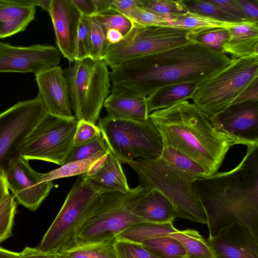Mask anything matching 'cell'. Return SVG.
Here are the masks:
<instances>
[{
    "label": "cell",
    "mask_w": 258,
    "mask_h": 258,
    "mask_svg": "<svg viewBox=\"0 0 258 258\" xmlns=\"http://www.w3.org/2000/svg\"><path fill=\"white\" fill-rule=\"evenodd\" d=\"M82 17L91 18L96 14L92 0H72Z\"/></svg>",
    "instance_id": "cell-45"
},
{
    "label": "cell",
    "mask_w": 258,
    "mask_h": 258,
    "mask_svg": "<svg viewBox=\"0 0 258 258\" xmlns=\"http://www.w3.org/2000/svg\"><path fill=\"white\" fill-rule=\"evenodd\" d=\"M209 119L218 131L258 145V101L231 105Z\"/></svg>",
    "instance_id": "cell-14"
},
{
    "label": "cell",
    "mask_w": 258,
    "mask_h": 258,
    "mask_svg": "<svg viewBox=\"0 0 258 258\" xmlns=\"http://www.w3.org/2000/svg\"><path fill=\"white\" fill-rule=\"evenodd\" d=\"M114 238L75 245L59 252L56 255L58 258H116L113 246Z\"/></svg>",
    "instance_id": "cell-28"
},
{
    "label": "cell",
    "mask_w": 258,
    "mask_h": 258,
    "mask_svg": "<svg viewBox=\"0 0 258 258\" xmlns=\"http://www.w3.org/2000/svg\"><path fill=\"white\" fill-rule=\"evenodd\" d=\"M140 6L170 18L188 12L184 0H140Z\"/></svg>",
    "instance_id": "cell-36"
},
{
    "label": "cell",
    "mask_w": 258,
    "mask_h": 258,
    "mask_svg": "<svg viewBox=\"0 0 258 258\" xmlns=\"http://www.w3.org/2000/svg\"><path fill=\"white\" fill-rule=\"evenodd\" d=\"M10 195L5 170L0 167V204Z\"/></svg>",
    "instance_id": "cell-47"
},
{
    "label": "cell",
    "mask_w": 258,
    "mask_h": 258,
    "mask_svg": "<svg viewBox=\"0 0 258 258\" xmlns=\"http://www.w3.org/2000/svg\"><path fill=\"white\" fill-rule=\"evenodd\" d=\"M140 6V0H111V9L131 20L135 9Z\"/></svg>",
    "instance_id": "cell-42"
},
{
    "label": "cell",
    "mask_w": 258,
    "mask_h": 258,
    "mask_svg": "<svg viewBox=\"0 0 258 258\" xmlns=\"http://www.w3.org/2000/svg\"><path fill=\"white\" fill-rule=\"evenodd\" d=\"M5 172L9 190L19 204L31 211L39 208L54 186L52 181L42 182L41 173L18 155L10 159Z\"/></svg>",
    "instance_id": "cell-12"
},
{
    "label": "cell",
    "mask_w": 258,
    "mask_h": 258,
    "mask_svg": "<svg viewBox=\"0 0 258 258\" xmlns=\"http://www.w3.org/2000/svg\"><path fill=\"white\" fill-rule=\"evenodd\" d=\"M89 20L90 18H81L75 42V60L91 59Z\"/></svg>",
    "instance_id": "cell-38"
},
{
    "label": "cell",
    "mask_w": 258,
    "mask_h": 258,
    "mask_svg": "<svg viewBox=\"0 0 258 258\" xmlns=\"http://www.w3.org/2000/svg\"><path fill=\"white\" fill-rule=\"evenodd\" d=\"M97 193L84 178H78L37 248L57 254L73 247L77 231Z\"/></svg>",
    "instance_id": "cell-10"
},
{
    "label": "cell",
    "mask_w": 258,
    "mask_h": 258,
    "mask_svg": "<svg viewBox=\"0 0 258 258\" xmlns=\"http://www.w3.org/2000/svg\"><path fill=\"white\" fill-rule=\"evenodd\" d=\"M103 106L107 116L133 120H146L149 118L146 97L111 92Z\"/></svg>",
    "instance_id": "cell-23"
},
{
    "label": "cell",
    "mask_w": 258,
    "mask_h": 258,
    "mask_svg": "<svg viewBox=\"0 0 258 258\" xmlns=\"http://www.w3.org/2000/svg\"><path fill=\"white\" fill-rule=\"evenodd\" d=\"M94 61L90 59L75 60L63 71L75 117L79 113Z\"/></svg>",
    "instance_id": "cell-24"
},
{
    "label": "cell",
    "mask_w": 258,
    "mask_h": 258,
    "mask_svg": "<svg viewBox=\"0 0 258 258\" xmlns=\"http://www.w3.org/2000/svg\"><path fill=\"white\" fill-rule=\"evenodd\" d=\"M109 150L102 134L93 139L77 146H73L64 164L89 158L98 153Z\"/></svg>",
    "instance_id": "cell-32"
},
{
    "label": "cell",
    "mask_w": 258,
    "mask_h": 258,
    "mask_svg": "<svg viewBox=\"0 0 258 258\" xmlns=\"http://www.w3.org/2000/svg\"><path fill=\"white\" fill-rule=\"evenodd\" d=\"M195 86L196 85L192 83H184L159 88L146 97L149 113L168 108L178 102L188 100Z\"/></svg>",
    "instance_id": "cell-25"
},
{
    "label": "cell",
    "mask_w": 258,
    "mask_h": 258,
    "mask_svg": "<svg viewBox=\"0 0 258 258\" xmlns=\"http://www.w3.org/2000/svg\"><path fill=\"white\" fill-rule=\"evenodd\" d=\"M35 76L38 87L37 96L46 112L64 118L75 117L72 113L67 79L61 68L57 66Z\"/></svg>",
    "instance_id": "cell-16"
},
{
    "label": "cell",
    "mask_w": 258,
    "mask_h": 258,
    "mask_svg": "<svg viewBox=\"0 0 258 258\" xmlns=\"http://www.w3.org/2000/svg\"><path fill=\"white\" fill-rule=\"evenodd\" d=\"M16 212L15 198L10 195L0 204V243L12 236Z\"/></svg>",
    "instance_id": "cell-34"
},
{
    "label": "cell",
    "mask_w": 258,
    "mask_h": 258,
    "mask_svg": "<svg viewBox=\"0 0 258 258\" xmlns=\"http://www.w3.org/2000/svg\"><path fill=\"white\" fill-rule=\"evenodd\" d=\"M109 151V149L107 151L100 152L89 158L69 162L48 172L41 173L42 181H52L61 178L80 175L87 173L94 163L105 155Z\"/></svg>",
    "instance_id": "cell-29"
},
{
    "label": "cell",
    "mask_w": 258,
    "mask_h": 258,
    "mask_svg": "<svg viewBox=\"0 0 258 258\" xmlns=\"http://www.w3.org/2000/svg\"><path fill=\"white\" fill-rule=\"evenodd\" d=\"M227 29L215 28L201 31L194 35V40L212 50L222 51L223 45L229 38Z\"/></svg>",
    "instance_id": "cell-37"
},
{
    "label": "cell",
    "mask_w": 258,
    "mask_h": 258,
    "mask_svg": "<svg viewBox=\"0 0 258 258\" xmlns=\"http://www.w3.org/2000/svg\"><path fill=\"white\" fill-rule=\"evenodd\" d=\"M149 118L160 133L163 144L187 155L212 174L218 171L232 146H257L218 131L209 117L188 100L154 111Z\"/></svg>",
    "instance_id": "cell-3"
},
{
    "label": "cell",
    "mask_w": 258,
    "mask_h": 258,
    "mask_svg": "<svg viewBox=\"0 0 258 258\" xmlns=\"http://www.w3.org/2000/svg\"><path fill=\"white\" fill-rule=\"evenodd\" d=\"M74 139V146L86 143L101 134L100 127L84 120H78Z\"/></svg>",
    "instance_id": "cell-40"
},
{
    "label": "cell",
    "mask_w": 258,
    "mask_h": 258,
    "mask_svg": "<svg viewBox=\"0 0 258 258\" xmlns=\"http://www.w3.org/2000/svg\"><path fill=\"white\" fill-rule=\"evenodd\" d=\"M258 79V56L234 59L227 66L197 84L189 99L208 117L230 106Z\"/></svg>",
    "instance_id": "cell-6"
},
{
    "label": "cell",
    "mask_w": 258,
    "mask_h": 258,
    "mask_svg": "<svg viewBox=\"0 0 258 258\" xmlns=\"http://www.w3.org/2000/svg\"><path fill=\"white\" fill-rule=\"evenodd\" d=\"M190 30L164 26H142L133 23L121 40L109 44L102 60L111 70L132 59L186 44L194 40Z\"/></svg>",
    "instance_id": "cell-8"
},
{
    "label": "cell",
    "mask_w": 258,
    "mask_h": 258,
    "mask_svg": "<svg viewBox=\"0 0 258 258\" xmlns=\"http://www.w3.org/2000/svg\"><path fill=\"white\" fill-rule=\"evenodd\" d=\"M222 51L197 41L140 56L109 72L111 92L147 97L163 87L179 83L197 85L233 60Z\"/></svg>",
    "instance_id": "cell-1"
},
{
    "label": "cell",
    "mask_w": 258,
    "mask_h": 258,
    "mask_svg": "<svg viewBox=\"0 0 258 258\" xmlns=\"http://www.w3.org/2000/svg\"><path fill=\"white\" fill-rule=\"evenodd\" d=\"M56 43L70 63L75 61V42L82 15L72 0H52L49 13Z\"/></svg>",
    "instance_id": "cell-17"
},
{
    "label": "cell",
    "mask_w": 258,
    "mask_h": 258,
    "mask_svg": "<svg viewBox=\"0 0 258 258\" xmlns=\"http://www.w3.org/2000/svg\"><path fill=\"white\" fill-rule=\"evenodd\" d=\"M238 23H239L221 21L204 15L187 12L185 14L171 17L170 22L165 26H172L190 30L195 35L208 29H227Z\"/></svg>",
    "instance_id": "cell-26"
},
{
    "label": "cell",
    "mask_w": 258,
    "mask_h": 258,
    "mask_svg": "<svg viewBox=\"0 0 258 258\" xmlns=\"http://www.w3.org/2000/svg\"><path fill=\"white\" fill-rule=\"evenodd\" d=\"M0 258H23L20 252H16L0 247Z\"/></svg>",
    "instance_id": "cell-50"
},
{
    "label": "cell",
    "mask_w": 258,
    "mask_h": 258,
    "mask_svg": "<svg viewBox=\"0 0 258 258\" xmlns=\"http://www.w3.org/2000/svg\"><path fill=\"white\" fill-rule=\"evenodd\" d=\"M89 38L91 59L94 61L102 60L109 43L106 39V31L94 17L90 18Z\"/></svg>",
    "instance_id": "cell-31"
},
{
    "label": "cell",
    "mask_w": 258,
    "mask_h": 258,
    "mask_svg": "<svg viewBox=\"0 0 258 258\" xmlns=\"http://www.w3.org/2000/svg\"><path fill=\"white\" fill-rule=\"evenodd\" d=\"M39 97L20 101L0 113V167L17 155L18 145L46 113Z\"/></svg>",
    "instance_id": "cell-11"
},
{
    "label": "cell",
    "mask_w": 258,
    "mask_h": 258,
    "mask_svg": "<svg viewBox=\"0 0 258 258\" xmlns=\"http://www.w3.org/2000/svg\"><path fill=\"white\" fill-rule=\"evenodd\" d=\"M107 67L103 60L93 62L80 112L76 117L78 120L94 124L97 122L104 102L111 92Z\"/></svg>",
    "instance_id": "cell-18"
},
{
    "label": "cell",
    "mask_w": 258,
    "mask_h": 258,
    "mask_svg": "<svg viewBox=\"0 0 258 258\" xmlns=\"http://www.w3.org/2000/svg\"><path fill=\"white\" fill-rule=\"evenodd\" d=\"M211 3L218 7L227 13L236 17L243 22L253 21L245 15L237 0H208Z\"/></svg>",
    "instance_id": "cell-41"
},
{
    "label": "cell",
    "mask_w": 258,
    "mask_h": 258,
    "mask_svg": "<svg viewBox=\"0 0 258 258\" xmlns=\"http://www.w3.org/2000/svg\"><path fill=\"white\" fill-rule=\"evenodd\" d=\"M20 253L23 258H58L56 254L44 252L30 247H26Z\"/></svg>",
    "instance_id": "cell-46"
},
{
    "label": "cell",
    "mask_w": 258,
    "mask_h": 258,
    "mask_svg": "<svg viewBox=\"0 0 258 258\" xmlns=\"http://www.w3.org/2000/svg\"><path fill=\"white\" fill-rule=\"evenodd\" d=\"M245 15L250 20L258 21V4L253 0H237Z\"/></svg>",
    "instance_id": "cell-44"
},
{
    "label": "cell",
    "mask_w": 258,
    "mask_h": 258,
    "mask_svg": "<svg viewBox=\"0 0 258 258\" xmlns=\"http://www.w3.org/2000/svg\"><path fill=\"white\" fill-rule=\"evenodd\" d=\"M75 117L64 118L48 113L17 146L18 155L28 160L64 164L74 146L78 124Z\"/></svg>",
    "instance_id": "cell-9"
},
{
    "label": "cell",
    "mask_w": 258,
    "mask_h": 258,
    "mask_svg": "<svg viewBox=\"0 0 258 258\" xmlns=\"http://www.w3.org/2000/svg\"><path fill=\"white\" fill-rule=\"evenodd\" d=\"M227 29L229 38L222 52L232 59L258 56V21L239 23Z\"/></svg>",
    "instance_id": "cell-21"
},
{
    "label": "cell",
    "mask_w": 258,
    "mask_h": 258,
    "mask_svg": "<svg viewBox=\"0 0 258 258\" xmlns=\"http://www.w3.org/2000/svg\"><path fill=\"white\" fill-rule=\"evenodd\" d=\"M184 258H188V257H184Z\"/></svg>",
    "instance_id": "cell-52"
},
{
    "label": "cell",
    "mask_w": 258,
    "mask_h": 258,
    "mask_svg": "<svg viewBox=\"0 0 258 258\" xmlns=\"http://www.w3.org/2000/svg\"><path fill=\"white\" fill-rule=\"evenodd\" d=\"M79 177L86 180L97 192H126L131 189L120 161L110 150Z\"/></svg>",
    "instance_id": "cell-19"
},
{
    "label": "cell",
    "mask_w": 258,
    "mask_h": 258,
    "mask_svg": "<svg viewBox=\"0 0 258 258\" xmlns=\"http://www.w3.org/2000/svg\"><path fill=\"white\" fill-rule=\"evenodd\" d=\"M36 6L40 7L48 13L50 12L52 0H34Z\"/></svg>",
    "instance_id": "cell-51"
},
{
    "label": "cell",
    "mask_w": 258,
    "mask_h": 258,
    "mask_svg": "<svg viewBox=\"0 0 258 258\" xmlns=\"http://www.w3.org/2000/svg\"><path fill=\"white\" fill-rule=\"evenodd\" d=\"M252 101H258V79L245 88L231 105Z\"/></svg>",
    "instance_id": "cell-43"
},
{
    "label": "cell",
    "mask_w": 258,
    "mask_h": 258,
    "mask_svg": "<svg viewBox=\"0 0 258 258\" xmlns=\"http://www.w3.org/2000/svg\"><path fill=\"white\" fill-rule=\"evenodd\" d=\"M109 150L120 163L137 159H154L161 153V136L151 119L133 120L106 116L99 126Z\"/></svg>",
    "instance_id": "cell-7"
},
{
    "label": "cell",
    "mask_w": 258,
    "mask_h": 258,
    "mask_svg": "<svg viewBox=\"0 0 258 258\" xmlns=\"http://www.w3.org/2000/svg\"><path fill=\"white\" fill-rule=\"evenodd\" d=\"M111 1V0H92L97 14L110 10Z\"/></svg>",
    "instance_id": "cell-49"
},
{
    "label": "cell",
    "mask_w": 258,
    "mask_h": 258,
    "mask_svg": "<svg viewBox=\"0 0 258 258\" xmlns=\"http://www.w3.org/2000/svg\"><path fill=\"white\" fill-rule=\"evenodd\" d=\"M158 158L176 169L198 177L212 174L207 168L187 155L164 144Z\"/></svg>",
    "instance_id": "cell-27"
},
{
    "label": "cell",
    "mask_w": 258,
    "mask_h": 258,
    "mask_svg": "<svg viewBox=\"0 0 258 258\" xmlns=\"http://www.w3.org/2000/svg\"><path fill=\"white\" fill-rule=\"evenodd\" d=\"M192 184L207 216L209 237L238 223L258 239V145L247 147L233 169L197 178Z\"/></svg>",
    "instance_id": "cell-2"
},
{
    "label": "cell",
    "mask_w": 258,
    "mask_h": 258,
    "mask_svg": "<svg viewBox=\"0 0 258 258\" xmlns=\"http://www.w3.org/2000/svg\"><path fill=\"white\" fill-rule=\"evenodd\" d=\"M188 12L211 17L221 21L231 23L243 22L239 19L224 12L208 0H184Z\"/></svg>",
    "instance_id": "cell-30"
},
{
    "label": "cell",
    "mask_w": 258,
    "mask_h": 258,
    "mask_svg": "<svg viewBox=\"0 0 258 258\" xmlns=\"http://www.w3.org/2000/svg\"><path fill=\"white\" fill-rule=\"evenodd\" d=\"M141 184L163 194L175 208L177 218L207 224L203 207L193 187L198 177L176 169L160 160L137 159L127 163Z\"/></svg>",
    "instance_id": "cell-5"
},
{
    "label": "cell",
    "mask_w": 258,
    "mask_h": 258,
    "mask_svg": "<svg viewBox=\"0 0 258 258\" xmlns=\"http://www.w3.org/2000/svg\"><path fill=\"white\" fill-rule=\"evenodd\" d=\"M106 37L109 43L115 44L120 42L123 36L119 31L110 29L106 31Z\"/></svg>",
    "instance_id": "cell-48"
},
{
    "label": "cell",
    "mask_w": 258,
    "mask_h": 258,
    "mask_svg": "<svg viewBox=\"0 0 258 258\" xmlns=\"http://www.w3.org/2000/svg\"><path fill=\"white\" fill-rule=\"evenodd\" d=\"M116 258H160L140 243L115 237L113 243Z\"/></svg>",
    "instance_id": "cell-33"
},
{
    "label": "cell",
    "mask_w": 258,
    "mask_h": 258,
    "mask_svg": "<svg viewBox=\"0 0 258 258\" xmlns=\"http://www.w3.org/2000/svg\"><path fill=\"white\" fill-rule=\"evenodd\" d=\"M93 17L101 24L105 31L110 29H115L123 36L131 30L133 25L130 19L111 9L98 13Z\"/></svg>",
    "instance_id": "cell-35"
},
{
    "label": "cell",
    "mask_w": 258,
    "mask_h": 258,
    "mask_svg": "<svg viewBox=\"0 0 258 258\" xmlns=\"http://www.w3.org/2000/svg\"><path fill=\"white\" fill-rule=\"evenodd\" d=\"M133 23L142 26H164L171 20L170 16L161 15L138 6L131 18Z\"/></svg>",
    "instance_id": "cell-39"
},
{
    "label": "cell",
    "mask_w": 258,
    "mask_h": 258,
    "mask_svg": "<svg viewBox=\"0 0 258 258\" xmlns=\"http://www.w3.org/2000/svg\"><path fill=\"white\" fill-rule=\"evenodd\" d=\"M206 241L215 258H258V239L238 223L224 227Z\"/></svg>",
    "instance_id": "cell-15"
},
{
    "label": "cell",
    "mask_w": 258,
    "mask_h": 258,
    "mask_svg": "<svg viewBox=\"0 0 258 258\" xmlns=\"http://www.w3.org/2000/svg\"><path fill=\"white\" fill-rule=\"evenodd\" d=\"M34 0H0V39L24 31L35 19Z\"/></svg>",
    "instance_id": "cell-20"
},
{
    "label": "cell",
    "mask_w": 258,
    "mask_h": 258,
    "mask_svg": "<svg viewBox=\"0 0 258 258\" xmlns=\"http://www.w3.org/2000/svg\"><path fill=\"white\" fill-rule=\"evenodd\" d=\"M133 213L147 222L163 223L177 218L175 207L161 192L151 189L136 205Z\"/></svg>",
    "instance_id": "cell-22"
},
{
    "label": "cell",
    "mask_w": 258,
    "mask_h": 258,
    "mask_svg": "<svg viewBox=\"0 0 258 258\" xmlns=\"http://www.w3.org/2000/svg\"><path fill=\"white\" fill-rule=\"evenodd\" d=\"M61 56L53 46H16L0 41V73H31L35 75L57 66Z\"/></svg>",
    "instance_id": "cell-13"
},
{
    "label": "cell",
    "mask_w": 258,
    "mask_h": 258,
    "mask_svg": "<svg viewBox=\"0 0 258 258\" xmlns=\"http://www.w3.org/2000/svg\"><path fill=\"white\" fill-rule=\"evenodd\" d=\"M151 189L140 184L126 192H98L77 231L74 246L112 239L135 225L147 222L133 210Z\"/></svg>",
    "instance_id": "cell-4"
}]
</instances>
